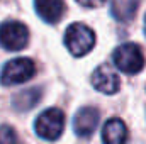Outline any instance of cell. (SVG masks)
<instances>
[{"label": "cell", "instance_id": "30bf717a", "mask_svg": "<svg viewBox=\"0 0 146 144\" xmlns=\"http://www.w3.org/2000/svg\"><path fill=\"white\" fill-rule=\"evenodd\" d=\"M139 0H112L110 2V14L119 22H127L134 17L138 10Z\"/></svg>", "mask_w": 146, "mask_h": 144}, {"label": "cell", "instance_id": "9c48e42d", "mask_svg": "<svg viewBox=\"0 0 146 144\" xmlns=\"http://www.w3.org/2000/svg\"><path fill=\"white\" fill-rule=\"evenodd\" d=\"M102 141L104 144H126L127 141V127L121 119H110L102 127Z\"/></svg>", "mask_w": 146, "mask_h": 144}, {"label": "cell", "instance_id": "52a82bcc", "mask_svg": "<svg viewBox=\"0 0 146 144\" xmlns=\"http://www.w3.org/2000/svg\"><path fill=\"white\" fill-rule=\"evenodd\" d=\"M92 85L95 90L106 95H114L115 92H119L121 80H119V75L109 65H102L92 73Z\"/></svg>", "mask_w": 146, "mask_h": 144}, {"label": "cell", "instance_id": "5b68a950", "mask_svg": "<svg viewBox=\"0 0 146 144\" xmlns=\"http://www.w3.org/2000/svg\"><path fill=\"white\" fill-rule=\"evenodd\" d=\"M29 42V31L22 22L7 20L0 24V44L9 51H21Z\"/></svg>", "mask_w": 146, "mask_h": 144}, {"label": "cell", "instance_id": "7a4b0ae2", "mask_svg": "<svg viewBox=\"0 0 146 144\" xmlns=\"http://www.w3.org/2000/svg\"><path fill=\"white\" fill-rule=\"evenodd\" d=\"M112 59H114V65L121 70L122 73H127V75H136L143 70L145 66V56H143V51L138 44L134 42H127V44H122L119 46L114 54H112Z\"/></svg>", "mask_w": 146, "mask_h": 144}, {"label": "cell", "instance_id": "8992f818", "mask_svg": "<svg viewBox=\"0 0 146 144\" xmlns=\"http://www.w3.org/2000/svg\"><path fill=\"white\" fill-rule=\"evenodd\" d=\"M100 114L94 107H83L75 114L73 119V131L78 137H90L99 126Z\"/></svg>", "mask_w": 146, "mask_h": 144}, {"label": "cell", "instance_id": "5bb4252c", "mask_svg": "<svg viewBox=\"0 0 146 144\" xmlns=\"http://www.w3.org/2000/svg\"><path fill=\"white\" fill-rule=\"evenodd\" d=\"M145 34H146V17H145Z\"/></svg>", "mask_w": 146, "mask_h": 144}, {"label": "cell", "instance_id": "ba28073f", "mask_svg": "<svg viewBox=\"0 0 146 144\" xmlns=\"http://www.w3.org/2000/svg\"><path fill=\"white\" fill-rule=\"evenodd\" d=\"M36 12L39 17L49 24L58 22L65 14V2L63 0H34Z\"/></svg>", "mask_w": 146, "mask_h": 144}, {"label": "cell", "instance_id": "3957f363", "mask_svg": "<svg viewBox=\"0 0 146 144\" xmlns=\"http://www.w3.org/2000/svg\"><path fill=\"white\" fill-rule=\"evenodd\" d=\"M36 75V65L29 58H15L10 59L0 73V83L5 87L19 85L31 80Z\"/></svg>", "mask_w": 146, "mask_h": 144}, {"label": "cell", "instance_id": "6da1fadb", "mask_svg": "<svg viewBox=\"0 0 146 144\" xmlns=\"http://www.w3.org/2000/svg\"><path fill=\"white\" fill-rule=\"evenodd\" d=\"M65 44H66L68 51L72 53L73 56L80 58V56H85L87 53L92 51V48L95 44V34L85 24L76 22V24H72L66 29Z\"/></svg>", "mask_w": 146, "mask_h": 144}, {"label": "cell", "instance_id": "4fadbf2b", "mask_svg": "<svg viewBox=\"0 0 146 144\" xmlns=\"http://www.w3.org/2000/svg\"><path fill=\"white\" fill-rule=\"evenodd\" d=\"M82 7H88V9H95V7H100L106 0H76Z\"/></svg>", "mask_w": 146, "mask_h": 144}, {"label": "cell", "instance_id": "8fae6325", "mask_svg": "<svg viewBox=\"0 0 146 144\" xmlns=\"http://www.w3.org/2000/svg\"><path fill=\"white\" fill-rule=\"evenodd\" d=\"M41 93H42L41 88H29V90L19 92L17 95H14L12 105H14L15 110L27 112V110H31L34 105H37V102L41 100Z\"/></svg>", "mask_w": 146, "mask_h": 144}, {"label": "cell", "instance_id": "7c38bea8", "mask_svg": "<svg viewBox=\"0 0 146 144\" xmlns=\"http://www.w3.org/2000/svg\"><path fill=\"white\" fill-rule=\"evenodd\" d=\"M0 144H21L17 132L10 126H0Z\"/></svg>", "mask_w": 146, "mask_h": 144}, {"label": "cell", "instance_id": "277c9868", "mask_svg": "<svg viewBox=\"0 0 146 144\" xmlns=\"http://www.w3.org/2000/svg\"><path fill=\"white\" fill-rule=\"evenodd\" d=\"M63 127H65V114L54 107L44 110L36 119V124H34L36 134L48 141L58 139L63 132Z\"/></svg>", "mask_w": 146, "mask_h": 144}]
</instances>
